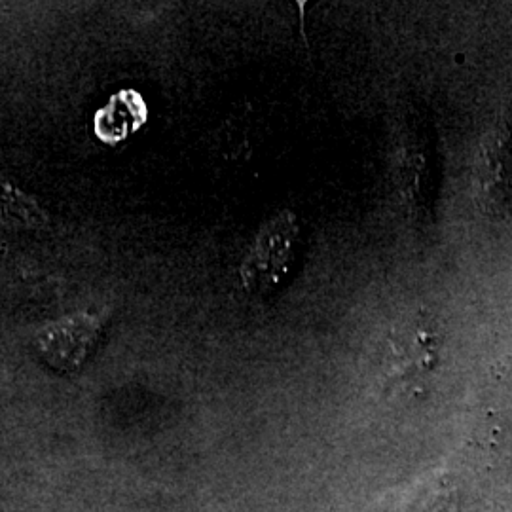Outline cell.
<instances>
[{
    "label": "cell",
    "instance_id": "cell-1",
    "mask_svg": "<svg viewBox=\"0 0 512 512\" xmlns=\"http://www.w3.org/2000/svg\"><path fill=\"white\" fill-rule=\"evenodd\" d=\"M298 243L300 226L293 213L285 211L268 220L253 241L249 255L243 260V285L255 294L275 291L291 274Z\"/></svg>",
    "mask_w": 512,
    "mask_h": 512
},
{
    "label": "cell",
    "instance_id": "cell-2",
    "mask_svg": "<svg viewBox=\"0 0 512 512\" xmlns=\"http://www.w3.org/2000/svg\"><path fill=\"white\" fill-rule=\"evenodd\" d=\"M107 313H74L44 325L35 336V348L59 372H73L84 365L105 327Z\"/></svg>",
    "mask_w": 512,
    "mask_h": 512
}]
</instances>
